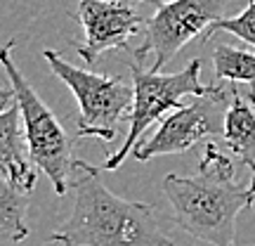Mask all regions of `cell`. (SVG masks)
Masks as SVG:
<instances>
[{
	"label": "cell",
	"mask_w": 255,
	"mask_h": 246,
	"mask_svg": "<svg viewBox=\"0 0 255 246\" xmlns=\"http://www.w3.org/2000/svg\"><path fill=\"white\" fill-rule=\"evenodd\" d=\"M161 187L180 230L210 246H237V216L253 206L255 194L237 183L232 159L218 145H206L196 175H165Z\"/></svg>",
	"instance_id": "cell-1"
},
{
	"label": "cell",
	"mask_w": 255,
	"mask_h": 246,
	"mask_svg": "<svg viewBox=\"0 0 255 246\" xmlns=\"http://www.w3.org/2000/svg\"><path fill=\"white\" fill-rule=\"evenodd\" d=\"M83 178L73 185L76 199L69 218L47 237L52 246H175L161 230L154 206L128 201L107 190L100 168L78 161Z\"/></svg>",
	"instance_id": "cell-2"
},
{
	"label": "cell",
	"mask_w": 255,
	"mask_h": 246,
	"mask_svg": "<svg viewBox=\"0 0 255 246\" xmlns=\"http://www.w3.org/2000/svg\"><path fill=\"white\" fill-rule=\"evenodd\" d=\"M12 47L14 40H9L0 52V62L5 69L9 85L14 90V100L21 111V123H24V133H26L28 152L33 164L38 166L40 173L50 178V183L55 192L62 197L69 192V175H71L76 161L71 159V145L73 140L64 126L57 121L52 109L36 95V90L28 85L24 73L19 71V66L12 62Z\"/></svg>",
	"instance_id": "cell-3"
},
{
	"label": "cell",
	"mask_w": 255,
	"mask_h": 246,
	"mask_svg": "<svg viewBox=\"0 0 255 246\" xmlns=\"http://www.w3.org/2000/svg\"><path fill=\"white\" fill-rule=\"evenodd\" d=\"M43 57L57 78L69 85L81 107L76 137H97L102 142H114L121 123L128 121L135 104V88L126 85L119 76L78 69L55 50H45Z\"/></svg>",
	"instance_id": "cell-4"
},
{
	"label": "cell",
	"mask_w": 255,
	"mask_h": 246,
	"mask_svg": "<svg viewBox=\"0 0 255 246\" xmlns=\"http://www.w3.org/2000/svg\"><path fill=\"white\" fill-rule=\"evenodd\" d=\"M251 0H168L146 19L144 40L137 47L135 59H149V71L161 73L194 38L206 36L208 28L220 19L232 17L234 9L246 7Z\"/></svg>",
	"instance_id": "cell-5"
},
{
	"label": "cell",
	"mask_w": 255,
	"mask_h": 246,
	"mask_svg": "<svg viewBox=\"0 0 255 246\" xmlns=\"http://www.w3.org/2000/svg\"><path fill=\"white\" fill-rule=\"evenodd\" d=\"M201 59H191L182 71L177 73H154L142 69L139 62H130L132 73V88H135V104L128 116V135L119 152L107 156L104 171H119L121 164L135 152L137 140L142 137L146 128L156 123L168 111L182 109L184 97H199L208 90V85L201 83Z\"/></svg>",
	"instance_id": "cell-6"
},
{
	"label": "cell",
	"mask_w": 255,
	"mask_h": 246,
	"mask_svg": "<svg viewBox=\"0 0 255 246\" xmlns=\"http://www.w3.org/2000/svg\"><path fill=\"white\" fill-rule=\"evenodd\" d=\"M229 104H232V95H227L225 88L208 85L203 95L194 97L182 109L165 116L151 135L137 142L132 156L137 161H149L154 156L184 154L203 140L225 135Z\"/></svg>",
	"instance_id": "cell-7"
},
{
	"label": "cell",
	"mask_w": 255,
	"mask_h": 246,
	"mask_svg": "<svg viewBox=\"0 0 255 246\" xmlns=\"http://www.w3.org/2000/svg\"><path fill=\"white\" fill-rule=\"evenodd\" d=\"M78 21L85 33V43L76 45V52L90 69L102 52L126 50L130 38L146 26V19L139 17L132 5L114 0H78Z\"/></svg>",
	"instance_id": "cell-8"
},
{
	"label": "cell",
	"mask_w": 255,
	"mask_h": 246,
	"mask_svg": "<svg viewBox=\"0 0 255 246\" xmlns=\"http://www.w3.org/2000/svg\"><path fill=\"white\" fill-rule=\"evenodd\" d=\"M0 173H2V183H7L9 187L24 194L33 192L38 173H40L28 152L17 100L9 109L0 114Z\"/></svg>",
	"instance_id": "cell-9"
},
{
	"label": "cell",
	"mask_w": 255,
	"mask_h": 246,
	"mask_svg": "<svg viewBox=\"0 0 255 246\" xmlns=\"http://www.w3.org/2000/svg\"><path fill=\"white\" fill-rule=\"evenodd\" d=\"M232 104L225 119V142L251 168V190L255 194V104L241 95L239 85L229 88ZM255 201V199H253Z\"/></svg>",
	"instance_id": "cell-10"
},
{
	"label": "cell",
	"mask_w": 255,
	"mask_h": 246,
	"mask_svg": "<svg viewBox=\"0 0 255 246\" xmlns=\"http://www.w3.org/2000/svg\"><path fill=\"white\" fill-rule=\"evenodd\" d=\"M213 69L218 81L248 85V100L255 104V55L232 45H218L213 52Z\"/></svg>",
	"instance_id": "cell-11"
},
{
	"label": "cell",
	"mask_w": 255,
	"mask_h": 246,
	"mask_svg": "<svg viewBox=\"0 0 255 246\" xmlns=\"http://www.w3.org/2000/svg\"><path fill=\"white\" fill-rule=\"evenodd\" d=\"M28 204H31V194L9 187L2 183L0 187V235H2V244L14 246L28 237Z\"/></svg>",
	"instance_id": "cell-12"
},
{
	"label": "cell",
	"mask_w": 255,
	"mask_h": 246,
	"mask_svg": "<svg viewBox=\"0 0 255 246\" xmlns=\"http://www.w3.org/2000/svg\"><path fill=\"white\" fill-rule=\"evenodd\" d=\"M222 31L237 36L239 40H244L246 45L255 47V0H251L246 7L241 9V12H237V14L215 21L203 38H213L215 33H222Z\"/></svg>",
	"instance_id": "cell-13"
},
{
	"label": "cell",
	"mask_w": 255,
	"mask_h": 246,
	"mask_svg": "<svg viewBox=\"0 0 255 246\" xmlns=\"http://www.w3.org/2000/svg\"><path fill=\"white\" fill-rule=\"evenodd\" d=\"M114 2H126V5H132V2H151V5H161V2H168V0H114Z\"/></svg>",
	"instance_id": "cell-14"
},
{
	"label": "cell",
	"mask_w": 255,
	"mask_h": 246,
	"mask_svg": "<svg viewBox=\"0 0 255 246\" xmlns=\"http://www.w3.org/2000/svg\"><path fill=\"white\" fill-rule=\"evenodd\" d=\"M253 206H255V201H253Z\"/></svg>",
	"instance_id": "cell-15"
}]
</instances>
